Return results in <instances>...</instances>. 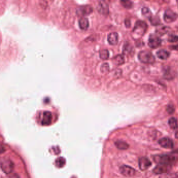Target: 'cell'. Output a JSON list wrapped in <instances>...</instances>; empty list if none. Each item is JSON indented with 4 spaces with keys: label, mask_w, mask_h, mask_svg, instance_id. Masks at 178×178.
<instances>
[{
    "label": "cell",
    "mask_w": 178,
    "mask_h": 178,
    "mask_svg": "<svg viewBox=\"0 0 178 178\" xmlns=\"http://www.w3.org/2000/svg\"><path fill=\"white\" fill-rule=\"evenodd\" d=\"M168 124L169 126L172 129L176 130L178 128V122L176 118L174 117H171L168 120Z\"/></svg>",
    "instance_id": "obj_20"
},
{
    "label": "cell",
    "mask_w": 178,
    "mask_h": 178,
    "mask_svg": "<svg viewBox=\"0 0 178 178\" xmlns=\"http://www.w3.org/2000/svg\"><path fill=\"white\" fill-rule=\"evenodd\" d=\"M174 106L172 105H169L167 108V111L169 114H173L174 112Z\"/></svg>",
    "instance_id": "obj_31"
},
{
    "label": "cell",
    "mask_w": 178,
    "mask_h": 178,
    "mask_svg": "<svg viewBox=\"0 0 178 178\" xmlns=\"http://www.w3.org/2000/svg\"><path fill=\"white\" fill-rule=\"evenodd\" d=\"M119 35L117 33L113 32L110 33L108 36V41L111 45H116L118 42Z\"/></svg>",
    "instance_id": "obj_14"
},
{
    "label": "cell",
    "mask_w": 178,
    "mask_h": 178,
    "mask_svg": "<svg viewBox=\"0 0 178 178\" xmlns=\"http://www.w3.org/2000/svg\"><path fill=\"white\" fill-rule=\"evenodd\" d=\"M115 145L120 150H126L129 147V145L124 141H117L115 143Z\"/></svg>",
    "instance_id": "obj_17"
},
{
    "label": "cell",
    "mask_w": 178,
    "mask_h": 178,
    "mask_svg": "<svg viewBox=\"0 0 178 178\" xmlns=\"http://www.w3.org/2000/svg\"><path fill=\"white\" fill-rule=\"evenodd\" d=\"M142 12L143 15L149 20H151V18L153 17L152 13L148 8H143L142 10Z\"/></svg>",
    "instance_id": "obj_21"
},
{
    "label": "cell",
    "mask_w": 178,
    "mask_h": 178,
    "mask_svg": "<svg viewBox=\"0 0 178 178\" xmlns=\"http://www.w3.org/2000/svg\"><path fill=\"white\" fill-rule=\"evenodd\" d=\"M52 115L50 111H45L42 114L41 124L43 125H49L51 123Z\"/></svg>",
    "instance_id": "obj_13"
},
{
    "label": "cell",
    "mask_w": 178,
    "mask_h": 178,
    "mask_svg": "<svg viewBox=\"0 0 178 178\" xmlns=\"http://www.w3.org/2000/svg\"><path fill=\"white\" fill-rule=\"evenodd\" d=\"M168 28H169L167 27H163L160 28L157 30L156 32L159 35H163L168 32L169 30Z\"/></svg>",
    "instance_id": "obj_27"
},
{
    "label": "cell",
    "mask_w": 178,
    "mask_h": 178,
    "mask_svg": "<svg viewBox=\"0 0 178 178\" xmlns=\"http://www.w3.org/2000/svg\"><path fill=\"white\" fill-rule=\"evenodd\" d=\"M121 3L124 8H131L133 6V2L130 1H122Z\"/></svg>",
    "instance_id": "obj_26"
},
{
    "label": "cell",
    "mask_w": 178,
    "mask_h": 178,
    "mask_svg": "<svg viewBox=\"0 0 178 178\" xmlns=\"http://www.w3.org/2000/svg\"><path fill=\"white\" fill-rule=\"evenodd\" d=\"M174 76H175V75H174V72L172 70H171L170 69H169L168 70H166V72L164 73V78L168 79V80H171V79L174 78Z\"/></svg>",
    "instance_id": "obj_23"
},
{
    "label": "cell",
    "mask_w": 178,
    "mask_h": 178,
    "mask_svg": "<svg viewBox=\"0 0 178 178\" xmlns=\"http://www.w3.org/2000/svg\"><path fill=\"white\" fill-rule=\"evenodd\" d=\"M150 20H151V23L153 25H158L160 23V20L159 19L158 17H152L151 18Z\"/></svg>",
    "instance_id": "obj_29"
},
{
    "label": "cell",
    "mask_w": 178,
    "mask_h": 178,
    "mask_svg": "<svg viewBox=\"0 0 178 178\" xmlns=\"http://www.w3.org/2000/svg\"><path fill=\"white\" fill-rule=\"evenodd\" d=\"M155 163L171 166L176 161V158L170 155H156L154 157Z\"/></svg>",
    "instance_id": "obj_2"
},
{
    "label": "cell",
    "mask_w": 178,
    "mask_h": 178,
    "mask_svg": "<svg viewBox=\"0 0 178 178\" xmlns=\"http://www.w3.org/2000/svg\"><path fill=\"white\" fill-rule=\"evenodd\" d=\"M171 166L164 164H158L153 170V172L156 174H163L168 173L170 169Z\"/></svg>",
    "instance_id": "obj_8"
},
{
    "label": "cell",
    "mask_w": 178,
    "mask_h": 178,
    "mask_svg": "<svg viewBox=\"0 0 178 178\" xmlns=\"http://www.w3.org/2000/svg\"><path fill=\"white\" fill-rule=\"evenodd\" d=\"M172 49H175V50H178V45H172Z\"/></svg>",
    "instance_id": "obj_33"
},
{
    "label": "cell",
    "mask_w": 178,
    "mask_h": 178,
    "mask_svg": "<svg viewBox=\"0 0 178 178\" xmlns=\"http://www.w3.org/2000/svg\"><path fill=\"white\" fill-rule=\"evenodd\" d=\"M133 50L134 49L132 45H131L129 42H126L124 44L123 48V52L124 55L131 54Z\"/></svg>",
    "instance_id": "obj_19"
},
{
    "label": "cell",
    "mask_w": 178,
    "mask_h": 178,
    "mask_svg": "<svg viewBox=\"0 0 178 178\" xmlns=\"http://www.w3.org/2000/svg\"><path fill=\"white\" fill-rule=\"evenodd\" d=\"M92 11H93L92 8L90 5H84V6H80L77 8V13L78 16H85L92 13Z\"/></svg>",
    "instance_id": "obj_9"
},
{
    "label": "cell",
    "mask_w": 178,
    "mask_h": 178,
    "mask_svg": "<svg viewBox=\"0 0 178 178\" xmlns=\"http://www.w3.org/2000/svg\"><path fill=\"white\" fill-rule=\"evenodd\" d=\"M175 135H176V139H178V131L176 132Z\"/></svg>",
    "instance_id": "obj_34"
},
{
    "label": "cell",
    "mask_w": 178,
    "mask_h": 178,
    "mask_svg": "<svg viewBox=\"0 0 178 178\" xmlns=\"http://www.w3.org/2000/svg\"><path fill=\"white\" fill-rule=\"evenodd\" d=\"M159 178H178V175L173 173H166L161 174Z\"/></svg>",
    "instance_id": "obj_24"
},
{
    "label": "cell",
    "mask_w": 178,
    "mask_h": 178,
    "mask_svg": "<svg viewBox=\"0 0 178 178\" xmlns=\"http://www.w3.org/2000/svg\"><path fill=\"white\" fill-rule=\"evenodd\" d=\"M147 28V24L145 22L142 20H138L136 22L132 33V36L133 39L135 40L140 39L145 34Z\"/></svg>",
    "instance_id": "obj_1"
},
{
    "label": "cell",
    "mask_w": 178,
    "mask_h": 178,
    "mask_svg": "<svg viewBox=\"0 0 178 178\" xmlns=\"http://www.w3.org/2000/svg\"><path fill=\"white\" fill-rule=\"evenodd\" d=\"M113 61L115 64L120 65L123 64L124 63V58L123 55H117L114 58Z\"/></svg>",
    "instance_id": "obj_18"
},
{
    "label": "cell",
    "mask_w": 178,
    "mask_h": 178,
    "mask_svg": "<svg viewBox=\"0 0 178 178\" xmlns=\"http://www.w3.org/2000/svg\"><path fill=\"white\" fill-rule=\"evenodd\" d=\"M120 171L122 175L126 177H132L135 176L136 171L135 169L127 165H123L120 168Z\"/></svg>",
    "instance_id": "obj_6"
},
{
    "label": "cell",
    "mask_w": 178,
    "mask_h": 178,
    "mask_svg": "<svg viewBox=\"0 0 178 178\" xmlns=\"http://www.w3.org/2000/svg\"><path fill=\"white\" fill-rule=\"evenodd\" d=\"M168 40L170 42H178V36L174 35H171L169 36Z\"/></svg>",
    "instance_id": "obj_28"
},
{
    "label": "cell",
    "mask_w": 178,
    "mask_h": 178,
    "mask_svg": "<svg viewBox=\"0 0 178 178\" xmlns=\"http://www.w3.org/2000/svg\"><path fill=\"white\" fill-rule=\"evenodd\" d=\"M99 57L102 60H107L109 57V52L108 50H102L99 52Z\"/></svg>",
    "instance_id": "obj_22"
},
{
    "label": "cell",
    "mask_w": 178,
    "mask_h": 178,
    "mask_svg": "<svg viewBox=\"0 0 178 178\" xmlns=\"http://www.w3.org/2000/svg\"><path fill=\"white\" fill-rule=\"evenodd\" d=\"M157 56L161 60H166L170 56V53L168 51L164 49H161L156 52Z\"/></svg>",
    "instance_id": "obj_15"
},
{
    "label": "cell",
    "mask_w": 178,
    "mask_h": 178,
    "mask_svg": "<svg viewBox=\"0 0 178 178\" xmlns=\"http://www.w3.org/2000/svg\"><path fill=\"white\" fill-rule=\"evenodd\" d=\"M138 58L141 62L145 64H153L155 61L154 55L150 51L147 50H144L139 52Z\"/></svg>",
    "instance_id": "obj_3"
},
{
    "label": "cell",
    "mask_w": 178,
    "mask_h": 178,
    "mask_svg": "<svg viewBox=\"0 0 178 178\" xmlns=\"http://www.w3.org/2000/svg\"><path fill=\"white\" fill-rule=\"evenodd\" d=\"M97 9L98 10L99 13L104 15H107L109 11L108 4L103 1H100L98 2L97 6Z\"/></svg>",
    "instance_id": "obj_10"
},
{
    "label": "cell",
    "mask_w": 178,
    "mask_h": 178,
    "mask_svg": "<svg viewBox=\"0 0 178 178\" xmlns=\"http://www.w3.org/2000/svg\"><path fill=\"white\" fill-rule=\"evenodd\" d=\"M161 43V40L158 36L155 34H151L148 39L149 46L152 49H155L159 47Z\"/></svg>",
    "instance_id": "obj_5"
},
{
    "label": "cell",
    "mask_w": 178,
    "mask_h": 178,
    "mask_svg": "<svg viewBox=\"0 0 178 178\" xmlns=\"http://www.w3.org/2000/svg\"><path fill=\"white\" fill-rule=\"evenodd\" d=\"M125 26H126V27H130L131 26V23H130V20H125Z\"/></svg>",
    "instance_id": "obj_32"
},
{
    "label": "cell",
    "mask_w": 178,
    "mask_h": 178,
    "mask_svg": "<svg viewBox=\"0 0 178 178\" xmlns=\"http://www.w3.org/2000/svg\"><path fill=\"white\" fill-rule=\"evenodd\" d=\"M79 26L80 29L82 30H86L89 27V21L87 18L82 17L79 20Z\"/></svg>",
    "instance_id": "obj_16"
},
{
    "label": "cell",
    "mask_w": 178,
    "mask_h": 178,
    "mask_svg": "<svg viewBox=\"0 0 178 178\" xmlns=\"http://www.w3.org/2000/svg\"><path fill=\"white\" fill-rule=\"evenodd\" d=\"M109 66L108 63H104L102 65L101 67V70L102 72H106L109 70Z\"/></svg>",
    "instance_id": "obj_30"
},
{
    "label": "cell",
    "mask_w": 178,
    "mask_h": 178,
    "mask_svg": "<svg viewBox=\"0 0 178 178\" xmlns=\"http://www.w3.org/2000/svg\"><path fill=\"white\" fill-rule=\"evenodd\" d=\"M178 17V15L170 9H167L164 12V19L167 23L174 22Z\"/></svg>",
    "instance_id": "obj_7"
},
{
    "label": "cell",
    "mask_w": 178,
    "mask_h": 178,
    "mask_svg": "<svg viewBox=\"0 0 178 178\" xmlns=\"http://www.w3.org/2000/svg\"><path fill=\"white\" fill-rule=\"evenodd\" d=\"M139 164L141 170L144 171L147 170V169L151 166V163L148 158L143 157L139 159Z\"/></svg>",
    "instance_id": "obj_11"
},
{
    "label": "cell",
    "mask_w": 178,
    "mask_h": 178,
    "mask_svg": "<svg viewBox=\"0 0 178 178\" xmlns=\"http://www.w3.org/2000/svg\"><path fill=\"white\" fill-rule=\"evenodd\" d=\"M65 163V160L62 157H60L59 158L57 159L55 161V164L59 168L63 166L64 165Z\"/></svg>",
    "instance_id": "obj_25"
},
{
    "label": "cell",
    "mask_w": 178,
    "mask_h": 178,
    "mask_svg": "<svg viewBox=\"0 0 178 178\" xmlns=\"http://www.w3.org/2000/svg\"><path fill=\"white\" fill-rule=\"evenodd\" d=\"M159 145L164 148L171 149L173 147V141L168 137H163L159 139L158 141Z\"/></svg>",
    "instance_id": "obj_12"
},
{
    "label": "cell",
    "mask_w": 178,
    "mask_h": 178,
    "mask_svg": "<svg viewBox=\"0 0 178 178\" xmlns=\"http://www.w3.org/2000/svg\"><path fill=\"white\" fill-rule=\"evenodd\" d=\"M1 167L5 173L10 174L14 170V163L10 159H4L1 161Z\"/></svg>",
    "instance_id": "obj_4"
}]
</instances>
